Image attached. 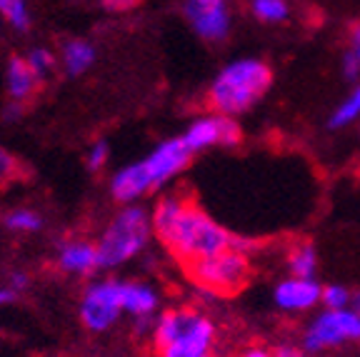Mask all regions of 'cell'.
I'll return each mask as SVG.
<instances>
[{"label": "cell", "instance_id": "cell-18", "mask_svg": "<svg viewBox=\"0 0 360 357\" xmlns=\"http://www.w3.org/2000/svg\"><path fill=\"white\" fill-rule=\"evenodd\" d=\"M358 120H360V80L353 85V90L345 95L343 100L335 105V110L330 112L328 125H330L333 130L335 128H350V125H355Z\"/></svg>", "mask_w": 360, "mask_h": 357}, {"label": "cell", "instance_id": "cell-4", "mask_svg": "<svg viewBox=\"0 0 360 357\" xmlns=\"http://www.w3.org/2000/svg\"><path fill=\"white\" fill-rule=\"evenodd\" d=\"M153 233V220L143 207L128 205L110 220L98 240V263L101 268H118L130 257L143 252Z\"/></svg>", "mask_w": 360, "mask_h": 357}, {"label": "cell", "instance_id": "cell-25", "mask_svg": "<svg viewBox=\"0 0 360 357\" xmlns=\"http://www.w3.org/2000/svg\"><path fill=\"white\" fill-rule=\"evenodd\" d=\"M105 162H108V145L101 140V143H96V145L90 148V152H88V168L90 170H101Z\"/></svg>", "mask_w": 360, "mask_h": 357}, {"label": "cell", "instance_id": "cell-15", "mask_svg": "<svg viewBox=\"0 0 360 357\" xmlns=\"http://www.w3.org/2000/svg\"><path fill=\"white\" fill-rule=\"evenodd\" d=\"M58 265H60V270H65L70 275H90L96 268H101V263H98V247L80 240L68 242V245L60 247Z\"/></svg>", "mask_w": 360, "mask_h": 357}, {"label": "cell", "instance_id": "cell-2", "mask_svg": "<svg viewBox=\"0 0 360 357\" xmlns=\"http://www.w3.org/2000/svg\"><path fill=\"white\" fill-rule=\"evenodd\" d=\"M273 83V70L260 58H236L215 73L208 88V103L213 112L238 117L255 108Z\"/></svg>", "mask_w": 360, "mask_h": 357}, {"label": "cell", "instance_id": "cell-3", "mask_svg": "<svg viewBox=\"0 0 360 357\" xmlns=\"http://www.w3.org/2000/svg\"><path fill=\"white\" fill-rule=\"evenodd\" d=\"M215 335H218V330H215L213 320L191 307L168 310L153 323V342H155L160 357L208 355Z\"/></svg>", "mask_w": 360, "mask_h": 357}, {"label": "cell", "instance_id": "cell-1", "mask_svg": "<svg viewBox=\"0 0 360 357\" xmlns=\"http://www.w3.org/2000/svg\"><path fill=\"white\" fill-rule=\"evenodd\" d=\"M150 220L153 233L160 238L175 260L186 265L228 250L236 242L218 220H213L202 207H198V202L180 193L165 195L158 202Z\"/></svg>", "mask_w": 360, "mask_h": 357}, {"label": "cell", "instance_id": "cell-10", "mask_svg": "<svg viewBox=\"0 0 360 357\" xmlns=\"http://www.w3.org/2000/svg\"><path fill=\"white\" fill-rule=\"evenodd\" d=\"M323 302V285L315 278H295L288 275L273 290V305L285 315L310 313Z\"/></svg>", "mask_w": 360, "mask_h": 357}, {"label": "cell", "instance_id": "cell-9", "mask_svg": "<svg viewBox=\"0 0 360 357\" xmlns=\"http://www.w3.org/2000/svg\"><path fill=\"white\" fill-rule=\"evenodd\" d=\"M240 125L236 123V117L220 115V112H210V115H202L198 120H193L186 128V133L180 138L186 140V145L193 152L208 150V148L218 145H238L240 143Z\"/></svg>", "mask_w": 360, "mask_h": 357}, {"label": "cell", "instance_id": "cell-19", "mask_svg": "<svg viewBox=\"0 0 360 357\" xmlns=\"http://www.w3.org/2000/svg\"><path fill=\"white\" fill-rule=\"evenodd\" d=\"M250 13L255 20L265 25H278L290 18V3L288 0H250Z\"/></svg>", "mask_w": 360, "mask_h": 357}, {"label": "cell", "instance_id": "cell-33", "mask_svg": "<svg viewBox=\"0 0 360 357\" xmlns=\"http://www.w3.org/2000/svg\"><path fill=\"white\" fill-rule=\"evenodd\" d=\"M350 307H353L355 313L360 315V290H358V292H353V305H350Z\"/></svg>", "mask_w": 360, "mask_h": 357}, {"label": "cell", "instance_id": "cell-16", "mask_svg": "<svg viewBox=\"0 0 360 357\" xmlns=\"http://www.w3.org/2000/svg\"><path fill=\"white\" fill-rule=\"evenodd\" d=\"M96 48L88 43V40H68L63 45V53H60V60H63V67H65L68 75H83L85 70L93 67L96 63Z\"/></svg>", "mask_w": 360, "mask_h": 357}, {"label": "cell", "instance_id": "cell-13", "mask_svg": "<svg viewBox=\"0 0 360 357\" xmlns=\"http://www.w3.org/2000/svg\"><path fill=\"white\" fill-rule=\"evenodd\" d=\"M158 310V292L146 283H123V313L133 315L146 327Z\"/></svg>", "mask_w": 360, "mask_h": 357}, {"label": "cell", "instance_id": "cell-30", "mask_svg": "<svg viewBox=\"0 0 360 357\" xmlns=\"http://www.w3.org/2000/svg\"><path fill=\"white\" fill-rule=\"evenodd\" d=\"M15 300V287H0V305Z\"/></svg>", "mask_w": 360, "mask_h": 357}, {"label": "cell", "instance_id": "cell-12", "mask_svg": "<svg viewBox=\"0 0 360 357\" xmlns=\"http://www.w3.org/2000/svg\"><path fill=\"white\" fill-rule=\"evenodd\" d=\"M110 190L115 200L133 202V200H138V197L148 195L153 190V185H150V180H148L143 162H133V165H125V168H120L118 173L112 175Z\"/></svg>", "mask_w": 360, "mask_h": 357}, {"label": "cell", "instance_id": "cell-5", "mask_svg": "<svg viewBox=\"0 0 360 357\" xmlns=\"http://www.w3.org/2000/svg\"><path fill=\"white\" fill-rule=\"evenodd\" d=\"M186 268L198 290L210 297L236 295L250 280V260L245 255V247L238 242H233V247L223 252L193 260Z\"/></svg>", "mask_w": 360, "mask_h": 357}, {"label": "cell", "instance_id": "cell-17", "mask_svg": "<svg viewBox=\"0 0 360 357\" xmlns=\"http://www.w3.org/2000/svg\"><path fill=\"white\" fill-rule=\"evenodd\" d=\"M288 275L295 278H315L318 273V250L310 242H295L285 257Z\"/></svg>", "mask_w": 360, "mask_h": 357}, {"label": "cell", "instance_id": "cell-8", "mask_svg": "<svg viewBox=\"0 0 360 357\" xmlns=\"http://www.w3.org/2000/svg\"><path fill=\"white\" fill-rule=\"evenodd\" d=\"M183 15L198 38L220 43L233 28L228 0H183Z\"/></svg>", "mask_w": 360, "mask_h": 357}, {"label": "cell", "instance_id": "cell-34", "mask_svg": "<svg viewBox=\"0 0 360 357\" xmlns=\"http://www.w3.org/2000/svg\"><path fill=\"white\" fill-rule=\"evenodd\" d=\"M198 357H213V355H210V352H208V355H198Z\"/></svg>", "mask_w": 360, "mask_h": 357}, {"label": "cell", "instance_id": "cell-22", "mask_svg": "<svg viewBox=\"0 0 360 357\" xmlns=\"http://www.w3.org/2000/svg\"><path fill=\"white\" fill-rule=\"evenodd\" d=\"M6 225L18 233H35L40 228V218L30 210H13L6 218Z\"/></svg>", "mask_w": 360, "mask_h": 357}, {"label": "cell", "instance_id": "cell-23", "mask_svg": "<svg viewBox=\"0 0 360 357\" xmlns=\"http://www.w3.org/2000/svg\"><path fill=\"white\" fill-rule=\"evenodd\" d=\"M323 305L326 307H350L353 305V292L345 285H326L323 287Z\"/></svg>", "mask_w": 360, "mask_h": 357}, {"label": "cell", "instance_id": "cell-21", "mask_svg": "<svg viewBox=\"0 0 360 357\" xmlns=\"http://www.w3.org/2000/svg\"><path fill=\"white\" fill-rule=\"evenodd\" d=\"M343 75L353 83L360 80V22L350 30V40H348V51L343 56Z\"/></svg>", "mask_w": 360, "mask_h": 357}, {"label": "cell", "instance_id": "cell-29", "mask_svg": "<svg viewBox=\"0 0 360 357\" xmlns=\"http://www.w3.org/2000/svg\"><path fill=\"white\" fill-rule=\"evenodd\" d=\"M101 3L105 8H110V11H125V8L135 6L138 0H101Z\"/></svg>", "mask_w": 360, "mask_h": 357}, {"label": "cell", "instance_id": "cell-7", "mask_svg": "<svg viewBox=\"0 0 360 357\" xmlns=\"http://www.w3.org/2000/svg\"><path fill=\"white\" fill-rule=\"evenodd\" d=\"M120 313H123V283L103 280L85 290L80 302V320L88 330L93 332L108 330Z\"/></svg>", "mask_w": 360, "mask_h": 357}, {"label": "cell", "instance_id": "cell-24", "mask_svg": "<svg viewBox=\"0 0 360 357\" xmlns=\"http://www.w3.org/2000/svg\"><path fill=\"white\" fill-rule=\"evenodd\" d=\"M25 60L30 63V67H33L40 78H45V75H48L53 67H56V56H53L48 48H33V51L28 53V58H25Z\"/></svg>", "mask_w": 360, "mask_h": 357}, {"label": "cell", "instance_id": "cell-11", "mask_svg": "<svg viewBox=\"0 0 360 357\" xmlns=\"http://www.w3.org/2000/svg\"><path fill=\"white\" fill-rule=\"evenodd\" d=\"M191 157H193V150L186 145V140L170 138V140H165V143H160V145L141 162H143V168H146L153 190H155L168 183V180H173L178 173H183V170L188 168Z\"/></svg>", "mask_w": 360, "mask_h": 357}, {"label": "cell", "instance_id": "cell-31", "mask_svg": "<svg viewBox=\"0 0 360 357\" xmlns=\"http://www.w3.org/2000/svg\"><path fill=\"white\" fill-rule=\"evenodd\" d=\"M20 115V103H11V108L6 110V120H15Z\"/></svg>", "mask_w": 360, "mask_h": 357}, {"label": "cell", "instance_id": "cell-26", "mask_svg": "<svg viewBox=\"0 0 360 357\" xmlns=\"http://www.w3.org/2000/svg\"><path fill=\"white\" fill-rule=\"evenodd\" d=\"M273 357H310V352L300 342H281L273 350Z\"/></svg>", "mask_w": 360, "mask_h": 357}, {"label": "cell", "instance_id": "cell-28", "mask_svg": "<svg viewBox=\"0 0 360 357\" xmlns=\"http://www.w3.org/2000/svg\"><path fill=\"white\" fill-rule=\"evenodd\" d=\"M13 170H15V160L0 148V175H11Z\"/></svg>", "mask_w": 360, "mask_h": 357}, {"label": "cell", "instance_id": "cell-32", "mask_svg": "<svg viewBox=\"0 0 360 357\" xmlns=\"http://www.w3.org/2000/svg\"><path fill=\"white\" fill-rule=\"evenodd\" d=\"M13 287H15V290L25 287V275H13Z\"/></svg>", "mask_w": 360, "mask_h": 357}, {"label": "cell", "instance_id": "cell-20", "mask_svg": "<svg viewBox=\"0 0 360 357\" xmlns=\"http://www.w3.org/2000/svg\"><path fill=\"white\" fill-rule=\"evenodd\" d=\"M0 18L18 33L30 30V8L25 0H0Z\"/></svg>", "mask_w": 360, "mask_h": 357}, {"label": "cell", "instance_id": "cell-6", "mask_svg": "<svg viewBox=\"0 0 360 357\" xmlns=\"http://www.w3.org/2000/svg\"><path fill=\"white\" fill-rule=\"evenodd\" d=\"M355 342H360V315L353 307H326L305 323L300 335V345L310 355L340 350Z\"/></svg>", "mask_w": 360, "mask_h": 357}, {"label": "cell", "instance_id": "cell-14", "mask_svg": "<svg viewBox=\"0 0 360 357\" xmlns=\"http://www.w3.org/2000/svg\"><path fill=\"white\" fill-rule=\"evenodd\" d=\"M6 83H8V95H11V100L22 103L35 93V88H38V83H40V75L30 67V63L25 60V58H11V63H8V73H6Z\"/></svg>", "mask_w": 360, "mask_h": 357}, {"label": "cell", "instance_id": "cell-27", "mask_svg": "<svg viewBox=\"0 0 360 357\" xmlns=\"http://www.w3.org/2000/svg\"><path fill=\"white\" fill-rule=\"evenodd\" d=\"M236 357H273V350H268V347H263V345H250L238 352Z\"/></svg>", "mask_w": 360, "mask_h": 357}]
</instances>
